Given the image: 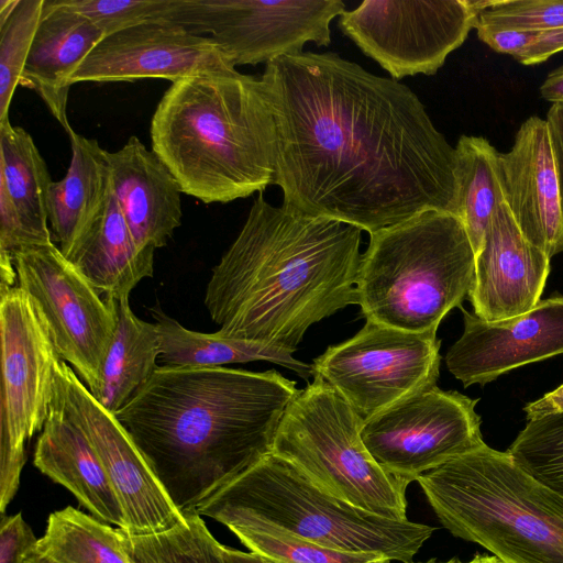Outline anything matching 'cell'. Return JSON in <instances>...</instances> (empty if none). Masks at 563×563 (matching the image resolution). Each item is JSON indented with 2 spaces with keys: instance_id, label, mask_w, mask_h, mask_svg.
<instances>
[{
  "instance_id": "9a60e30c",
  "label": "cell",
  "mask_w": 563,
  "mask_h": 563,
  "mask_svg": "<svg viewBox=\"0 0 563 563\" xmlns=\"http://www.w3.org/2000/svg\"><path fill=\"white\" fill-rule=\"evenodd\" d=\"M52 404L84 430L96 449L124 514L125 529L121 531L130 536L152 534L183 520L184 515L124 428L97 402L73 367L60 357L55 364Z\"/></svg>"
},
{
  "instance_id": "3957f363",
  "label": "cell",
  "mask_w": 563,
  "mask_h": 563,
  "mask_svg": "<svg viewBox=\"0 0 563 563\" xmlns=\"http://www.w3.org/2000/svg\"><path fill=\"white\" fill-rule=\"evenodd\" d=\"M361 232L274 207L260 194L207 284L217 332L295 352L310 325L357 305Z\"/></svg>"
},
{
  "instance_id": "1f68e13d",
  "label": "cell",
  "mask_w": 563,
  "mask_h": 563,
  "mask_svg": "<svg viewBox=\"0 0 563 563\" xmlns=\"http://www.w3.org/2000/svg\"><path fill=\"white\" fill-rule=\"evenodd\" d=\"M507 452L526 472L563 495V411L528 420Z\"/></svg>"
},
{
  "instance_id": "484cf974",
  "label": "cell",
  "mask_w": 563,
  "mask_h": 563,
  "mask_svg": "<svg viewBox=\"0 0 563 563\" xmlns=\"http://www.w3.org/2000/svg\"><path fill=\"white\" fill-rule=\"evenodd\" d=\"M118 322L106 355L101 383L91 395L109 413L122 409L159 367V335L155 323L132 311L130 297L118 300Z\"/></svg>"
},
{
  "instance_id": "8fae6325",
  "label": "cell",
  "mask_w": 563,
  "mask_h": 563,
  "mask_svg": "<svg viewBox=\"0 0 563 563\" xmlns=\"http://www.w3.org/2000/svg\"><path fill=\"white\" fill-rule=\"evenodd\" d=\"M437 331L408 332L366 320L352 338L312 362L321 376L366 421L416 393L437 386Z\"/></svg>"
},
{
  "instance_id": "f546056e",
  "label": "cell",
  "mask_w": 563,
  "mask_h": 563,
  "mask_svg": "<svg viewBox=\"0 0 563 563\" xmlns=\"http://www.w3.org/2000/svg\"><path fill=\"white\" fill-rule=\"evenodd\" d=\"M115 529L130 563H225L223 545L197 511L185 514L175 527L157 533L130 536Z\"/></svg>"
},
{
  "instance_id": "9c48e42d",
  "label": "cell",
  "mask_w": 563,
  "mask_h": 563,
  "mask_svg": "<svg viewBox=\"0 0 563 563\" xmlns=\"http://www.w3.org/2000/svg\"><path fill=\"white\" fill-rule=\"evenodd\" d=\"M0 511L15 496L25 446L43 430L60 357L37 306L18 285L0 290Z\"/></svg>"
},
{
  "instance_id": "4316f807",
  "label": "cell",
  "mask_w": 563,
  "mask_h": 563,
  "mask_svg": "<svg viewBox=\"0 0 563 563\" xmlns=\"http://www.w3.org/2000/svg\"><path fill=\"white\" fill-rule=\"evenodd\" d=\"M159 335L162 365L166 367H217L227 364L268 361L295 371L309 380L313 367L292 356L291 351L260 343L202 333L183 327L159 306L151 308Z\"/></svg>"
},
{
  "instance_id": "2e32d148",
  "label": "cell",
  "mask_w": 563,
  "mask_h": 563,
  "mask_svg": "<svg viewBox=\"0 0 563 563\" xmlns=\"http://www.w3.org/2000/svg\"><path fill=\"white\" fill-rule=\"evenodd\" d=\"M234 68L211 37L191 34L170 21H156L103 36L70 82L159 78L173 84L197 74Z\"/></svg>"
},
{
  "instance_id": "ee69618b",
  "label": "cell",
  "mask_w": 563,
  "mask_h": 563,
  "mask_svg": "<svg viewBox=\"0 0 563 563\" xmlns=\"http://www.w3.org/2000/svg\"><path fill=\"white\" fill-rule=\"evenodd\" d=\"M24 563H55L43 553L35 551Z\"/></svg>"
},
{
  "instance_id": "4dcf8cb0",
  "label": "cell",
  "mask_w": 563,
  "mask_h": 563,
  "mask_svg": "<svg viewBox=\"0 0 563 563\" xmlns=\"http://www.w3.org/2000/svg\"><path fill=\"white\" fill-rule=\"evenodd\" d=\"M255 554L274 563H391L379 553L336 550L273 527L229 529Z\"/></svg>"
},
{
  "instance_id": "83f0119b",
  "label": "cell",
  "mask_w": 563,
  "mask_h": 563,
  "mask_svg": "<svg viewBox=\"0 0 563 563\" xmlns=\"http://www.w3.org/2000/svg\"><path fill=\"white\" fill-rule=\"evenodd\" d=\"M457 198L455 217L478 253L490 219L504 201L496 173L498 152L482 136H460L456 146Z\"/></svg>"
},
{
  "instance_id": "8d00e7d4",
  "label": "cell",
  "mask_w": 563,
  "mask_h": 563,
  "mask_svg": "<svg viewBox=\"0 0 563 563\" xmlns=\"http://www.w3.org/2000/svg\"><path fill=\"white\" fill-rule=\"evenodd\" d=\"M38 541L21 512L13 516L1 514L0 563H24L36 551Z\"/></svg>"
},
{
  "instance_id": "d6a6232c",
  "label": "cell",
  "mask_w": 563,
  "mask_h": 563,
  "mask_svg": "<svg viewBox=\"0 0 563 563\" xmlns=\"http://www.w3.org/2000/svg\"><path fill=\"white\" fill-rule=\"evenodd\" d=\"M45 0H19L0 21V122L8 121L15 88L43 16Z\"/></svg>"
},
{
  "instance_id": "d4e9b609",
  "label": "cell",
  "mask_w": 563,
  "mask_h": 563,
  "mask_svg": "<svg viewBox=\"0 0 563 563\" xmlns=\"http://www.w3.org/2000/svg\"><path fill=\"white\" fill-rule=\"evenodd\" d=\"M68 135L70 164L65 177L52 183L47 198L52 239L64 255L103 206L111 184L108 151L74 130Z\"/></svg>"
},
{
  "instance_id": "5bb4252c",
  "label": "cell",
  "mask_w": 563,
  "mask_h": 563,
  "mask_svg": "<svg viewBox=\"0 0 563 563\" xmlns=\"http://www.w3.org/2000/svg\"><path fill=\"white\" fill-rule=\"evenodd\" d=\"M477 401L434 386L364 421L361 437L376 462L408 486L485 443L475 411Z\"/></svg>"
},
{
  "instance_id": "ba28073f",
  "label": "cell",
  "mask_w": 563,
  "mask_h": 563,
  "mask_svg": "<svg viewBox=\"0 0 563 563\" xmlns=\"http://www.w3.org/2000/svg\"><path fill=\"white\" fill-rule=\"evenodd\" d=\"M364 421L321 376L298 390L278 424L272 453L331 495L372 514L407 520V485L365 446Z\"/></svg>"
},
{
  "instance_id": "e0dca14e",
  "label": "cell",
  "mask_w": 563,
  "mask_h": 563,
  "mask_svg": "<svg viewBox=\"0 0 563 563\" xmlns=\"http://www.w3.org/2000/svg\"><path fill=\"white\" fill-rule=\"evenodd\" d=\"M463 312L464 330L445 355L450 373L466 388L507 372L563 354V296L540 300L530 311L488 322Z\"/></svg>"
},
{
  "instance_id": "7c38bea8",
  "label": "cell",
  "mask_w": 563,
  "mask_h": 563,
  "mask_svg": "<svg viewBox=\"0 0 563 563\" xmlns=\"http://www.w3.org/2000/svg\"><path fill=\"white\" fill-rule=\"evenodd\" d=\"M479 2L365 0L339 16V27L393 79L433 75L475 29Z\"/></svg>"
},
{
  "instance_id": "6da1fadb",
  "label": "cell",
  "mask_w": 563,
  "mask_h": 563,
  "mask_svg": "<svg viewBox=\"0 0 563 563\" xmlns=\"http://www.w3.org/2000/svg\"><path fill=\"white\" fill-rule=\"evenodd\" d=\"M261 79L282 206L369 234L427 210L455 214V147L408 86L311 52L269 62Z\"/></svg>"
},
{
  "instance_id": "44dd1931",
  "label": "cell",
  "mask_w": 563,
  "mask_h": 563,
  "mask_svg": "<svg viewBox=\"0 0 563 563\" xmlns=\"http://www.w3.org/2000/svg\"><path fill=\"white\" fill-rule=\"evenodd\" d=\"M108 162L111 190L139 246H165L183 218V191L172 172L136 136L108 152Z\"/></svg>"
},
{
  "instance_id": "e575fe53",
  "label": "cell",
  "mask_w": 563,
  "mask_h": 563,
  "mask_svg": "<svg viewBox=\"0 0 563 563\" xmlns=\"http://www.w3.org/2000/svg\"><path fill=\"white\" fill-rule=\"evenodd\" d=\"M476 27L500 31L563 29V0H481Z\"/></svg>"
},
{
  "instance_id": "836d02e7",
  "label": "cell",
  "mask_w": 563,
  "mask_h": 563,
  "mask_svg": "<svg viewBox=\"0 0 563 563\" xmlns=\"http://www.w3.org/2000/svg\"><path fill=\"white\" fill-rule=\"evenodd\" d=\"M89 18L103 33H112L156 21H173L180 0H60Z\"/></svg>"
},
{
  "instance_id": "603a6c76",
  "label": "cell",
  "mask_w": 563,
  "mask_h": 563,
  "mask_svg": "<svg viewBox=\"0 0 563 563\" xmlns=\"http://www.w3.org/2000/svg\"><path fill=\"white\" fill-rule=\"evenodd\" d=\"M33 463L67 488L92 517L125 529L121 504L96 449L84 430L54 404L37 439Z\"/></svg>"
},
{
  "instance_id": "d6986e66",
  "label": "cell",
  "mask_w": 563,
  "mask_h": 563,
  "mask_svg": "<svg viewBox=\"0 0 563 563\" xmlns=\"http://www.w3.org/2000/svg\"><path fill=\"white\" fill-rule=\"evenodd\" d=\"M504 201L523 236L550 258L563 252V217L547 120L532 115L496 157Z\"/></svg>"
},
{
  "instance_id": "74e56055",
  "label": "cell",
  "mask_w": 563,
  "mask_h": 563,
  "mask_svg": "<svg viewBox=\"0 0 563 563\" xmlns=\"http://www.w3.org/2000/svg\"><path fill=\"white\" fill-rule=\"evenodd\" d=\"M545 120L550 132L563 217V103H552Z\"/></svg>"
},
{
  "instance_id": "5b68a950",
  "label": "cell",
  "mask_w": 563,
  "mask_h": 563,
  "mask_svg": "<svg viewBox=\"0 0 563 563\" xmlns=\"http://www.w3.org/2000/svg\"><path fill=\"white\" fill-rule=\"evenodd\" d=\"M442 526L506 563H563V495L486 443L418 479Z\"/></svg>"
},
{
  "instance_id": "8992f818",
  "label": "cell",
  "mask_w": 563,
  "mask_h": 563,
  "mask_svg": "<svg viewBox=\"0 0 563 563\" xmlns=\"http://www.w3.org/2000/svg\"><path fill=\"white\" fill-rule=\"evenodd\" d=\"M197 512L228 529L273 527L323 547L379 553L401 563H412L434 531L346 503L273 453L207 498Z\"/></svg>"
},
{
  "instance_id": "cb8c5ba5",
  "label": "cell",
  "mask_w": 563,
  "mask_h": 563,
  "mask_svg": "<svg viewBox=\"0 0 563 563\" xmlns=\"http://www.w3.org/2000/svg\"><path fill=\"white\" fill-rule=\"evenodd\" d=\"M65 257L104 297H130L145 277L153 276L154 251L136 243L110 190L107 199Z\"/></svg>"
},
{
  "instance_id": "f35d334b",
  "label": "cell",
  "mask_w": 563,
  "mask_h": 563,
  "mask_svg": "<svg viewBox=\"0 0 563 563\" xmlns=\"http://www.w3.org/2000/svg\"><path fill=\"white\" fill-rule=\"evenodd\" d=\"M527 420L563 411V384L541 398L525 406Z\"/></svg>"
},
{
  "instance_id": "30bf717a",
  "label": "cell",
  "mask_w": 563,
  "mask_h": 563,
  "mask_svg": "<svg viewBox=\"0 0 563 563\" xmlns=\"http://www.w3.org/2000/svg\"><path fill=\"white\" fill-rule=\"evenodd\" d=\"M18 286L37 306L54 345L91 395L101 383L118 322V300L100 292L54 242L13 255Z\"/></svg>"
},
{
  "instance_id": "ffe728a7",
  "label": "cell",
  "mask_w": 563,
  "mask_h": 563,
  "mask_svg": "<svg viewBox=\"0 0 563 563\" xmlns=\"http://www.w3.org/2000/svg\"><path fill=\"white\" fill-rule=\"evenodd\" d=\"M53 180L32 136L0 122V290L16 286L13 255L53 242L47 198Z\"/></svg>"
},
{
  "instance_id": "7402d4cb",
  "label": "cell",
  "mask_w": 563,
  "mask_h": 563,
  "mask_svg": "<svg viewBox=\"0 0 563 563\" xmlns=\"http://www.w3.org/2000/svg\"><path fill=\"white\" fill-rule=\"evenodd\" d=\"M103 36L89 18L60 0H45L20 85L37 92L67 133L73 130L67 118L70 78Z\"/></svg>"
},
{
  "instance_id": "f1b7e54d",
  "label": "cell",
  "mask_w": 563,
  "mask_h": 563,
  "mask_svg": "<svg viewBox=\"0 0 563 563\" xmlns=\"http://www.w3.org/2000/svg\"><path fill=\"white\" fill-rule=\"evenodd\" d=\"M36 551L55 563H130L117 529L73 506L48 516Z\"/></svg>"
},
{
  "instance_id": "7bdbcfd3",
  "label": "cell",
  "mask_w": 563,
  "mask_h": 563,
  "mask_svg": "<svg viewBox=\"0 0 563 563\" xmlns=\"http://www.w3.org/2000/svg\"><path fill=\"white\" fill-rule=\"evenodd\" d=\"M19 0H0V21H3L14 9Z\"/></svg>"
},
{
  "instance_id": "52a82bcc",
  "label": "cell",
  "mask_w": 563,
  "mask_h": 563,
  "mask_svg": "<svg viewBox=\"0 0 563 563\" xmlns=\"http://www.w3.org/2000/svg\"><path fill=\"white\" fill-rule=\"evenodd\" d=\"M475 252L461 220L427 210L369 234L356 294L365 320L408 332L437 331L471 289Z\"/></svg>"
},
{
  "instance_id": "d590c367",
  "label": "cell",
  "mask_w": 563,
  "mask_h": 563,
  "mask_svg": "<svg viewBox=\"0 0 563 563\" xmlns=\"http://www.w3.org/2000/svg\"><path fill=\"white\" fill-rule=\"evenodd\" d=\"M478 38L495 52L523 65L541 64L563 51V29L500 31L476 27Z\"/></svg>"
},
{
  "instance_id": "4fadbf2b",
  "label": "cell",
  "mask_w": 563,
  "mask_h": 563,
  "mask_svg": "<svg viewBox=\"0 0 563 563\" xmlns=\"http://www.w3.org/2000/svg\"><path fill=\"white\" fill-rule=\"evenodd\" d=\"M344 11L341 0H180L172 22L208 34L236 67L302 54L309 42L328 46Z\"/></svg>"
},
{
  "instance_id": "b9f144b4",
  "label": "cell",
  "mask_w": 563,
  "mask_h": 563,
  "mask_svg": "<svg viewBox=\"0 0 563 563\" xmlns=\"http://www.w3.org/2000/svg\"><path fill=\"white\" fill-rule=\"evenodd\" d=\"M415 563V562H412ZM416 563H506L498 556L492 554V555H483V554H476L472 560L467 562H463L459 560L457 558H453L449 561H438L435 559H431L426 562H416Z\"/></svg>"
},
{
  "instance_id": "ac0fdd59",
  "label": "cell",
  "mask_w": 563,
  "mask_h": 563,
  "mask_svg": "<svg viewBox=\"0 0 563 563\" xmlns=\"http://www.w3.org/2000/svg\"><path fill=\"white\" fill-rule=\"evenodd\" d=\"M550 273V257L521 233L501 201L475 256L467 298L478 318L501 321L530 311L539 301Z\"/></svg>"
},
{
  "instance_id": "60d3db41",
  "label": "cell",
  "mask_w": 563,
  "mask_h": 563,
  "mask_svg": "<svg viewBox=\"0 0 563 563\" xmlns=\"http://www.w3.org/2000/svg\"><path fill=\"white\" fill-rule=\"evenodd\" d=\"M223 558L225 563H274L253 552H243L224 545Z\"/></svg>"
},
{
  "instance_id": "ab89813d",
  "label": "cell",
  "mask_w": 563,
  "mask_h": 563,
  "mask_svg": "<svg viewBox=\"0 0 563 563\" xmlns=\"http://www.w3.org/2000/svg\"><path fill=\"white\" fill-rule=\"evenodd\" d=\"M540 95L552 103H563V64L548 74L540 86Z\"/></svg>"
},
{
  "instance_id": "277c9868",
  "label": "cell",
  "mask_w": 563,
  "mask_h": 563,
  "mask_svg": "<svg viewBox=\"0 0 563 563\" xmlns=\"http://www.w3.org/2000/svg\"><path fill=\"white\" fill-rule=\"evenodd\" d=\"M152 151L183 194L227 203L274 184L276 125L261 78L234 69L179 79L151 122Z\"/></svg>"
},
{
  "instance_id": "7a4b0ae2",
  "label": "cell",
  "mask_w": 563,
  "mask_h": 563,
  "mask_svg": "<svg viewBox=\"0 0 563 563\" xmlns=\"http://www.w3.org/2000/svg\"><path fill=\"white\" fill-rule=\"evenodd\" d=\"M298 390L276 369L159 366L113 416L185 515L272 453Z\"/></svg>"
}]
</instances>
